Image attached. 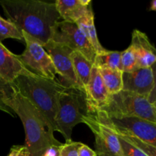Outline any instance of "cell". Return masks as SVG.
<instances>
[{
    "label": "cell",
    "instance_id": "6da1fadb",
    "mask_svg": "<svg viewBox=\"0 0 156 156\" xmlns=\"http://www.w3.org/2000/svg\"><path fill=\"white\" fill-rule=\"evenodd\" d=\"M5 104L21 119L25 131V145L31 156H57L62 143L37 108L18 91L15 85Z\"/></svg>",
    "mask_w": 156,
    "mask_h": 156
},
{
    "label": "cell",
    "instance_id": "7a4b0ae2",
    "mask_svg": "<svg viewBox=\"0 0 156 156\" xmlns=\"http://www.w3.org/2000/svg\"><path fill=\"white\" fill-rule=\"evenodd\" d=\"M0 6L7 20L43 45L51 39L53 27L60 19L54 2L40 0H0Z\"/></svg>",
    "mask_w": 156,
    "mask_h": 156
},
{
    "label": "cell",
    "instance_id": "3957f363",
    "mask_svg": "<svg viewBox=\"0 0 156 156\" xmlns=\"http://www.w3.org/2000/svg\"><path fill=\"white\" fill-rule=\"evenodd\" d=\"M14 85L41 113L53 132L56 131L55 118L58 94L66 86L56 80L45 79L34 73L19 76Z\"/></svg>",
    "mask_w": 156,
    "mask_h": 156
},
{
    "label": "cell",
    "instance_id": "277c9868",
    "mask_svg": "<svg viewBox=\"0 0 156 156\" xmlns=\"http://www.w3.org/2000/svg\"><path fill=\"white\" fill-rule=\"evenodd\" d=\"M88 114L85 91L74 87H65L58 94L55 118L56 131L63 136L66 142L72 141L73 128L82 123Z\"/></svg>",
    "mask_w": 156,
    "mask_h": 156
},
{
    "label": "cell",
    "instance_id": "5b68a950",
    "mask_svg": "<svg viewBox=\"0 0 156 156\" xmlns=\"http://www.w3.org/2000/svg\"><path fill=\"white\" fill-rule=\"evenodd\" d=\"M98 111L110 117H135L156 123L155 105L144 96L131 91L122 90L110 94L106 104Z\"/></svg>",
    "mask_w": 156,
    "mask_h": 156
},
{
    "label": "cell",
    "instance_id": "8992f818",
    "mask_svg": "<svg viewBox=\"0 0 156 156\" xmlns=\"http://www.w3.org/2000/svg\"><path fill=\"white\" fill-rule=\"evenodd\" d=\"M93 114L117 135L135 137L156 146V123L135 117H110L100 111Z\"/></svg>",
    "mask_w": 156,
    "mask_h": 156
},
{
    "label": "cell",
    "instance_id": "52a82bcc",
    "mask_svg": "<svg viewBox=\"0 0 156 156\" xmlns=\"http://www.w3.org/2000/svg\"><path fill=\"white\" fill-rule=\"evenodd\" d=\"M21 32L26 48L22 54L18 55V56L23 65L41 77L56 80L57 73L50 56L44 48V45L25 32Z\"/></svg>",
    "mask_w": 156,
    "mask_h": 156
},
{
    "label": "cell",
    "instance_id": "ba28073f",
    "mask_svg": "<svg viewBox=\"0 0 156 156\" xmlns=\"http://www.w3.org/2000/svg\"><path fill=\"white\" fill-rule=\"evenodd\" d=\"M51 41L78 51L94 63L96 53L89 41L76 23L59 21L53 29Z\"/></svg>",
    "mask_w": 156,
    "mask_h": 156
},
{
    "label": "cell",
    "instance_id": "9c48e42d",
    "mask_svg": "<svg viewBox=\"0 0 156 156\" xmlns=\"http://www.w3.org/2000/svg\"><path fill=\"white\" fill-rule=\"evenodd\" d=\"M82 123L90 128L95 137L98 156H124L117 133L93 113H88Z\"/></svg>",
    "mask_w": 156,
    "mask_h": 156
},
{
    "label": "cell",
    "instance_id": "30bf717a",
    "mask_svg": "<svg viewBox=\"0 0 156 156\" xmlns=\"http://www.w3.org/2000/svg\"><path fill=\"white\" fill-rule=\"evenodd\" d=\"M44 48L50 56L57 75H59L62 79L61 84L66 87H74L84 91L76 78L73 69L71 59V53L73 50L63 44L56 43L51 40L44 44Z\"/></svg>",
    "mask_w": 156,
    "mask_h": 156
},
{
    "label": "cell",
    "instance_id": "8fae6325",
    "mask_svg": "<svg viewBox=\"0 0 156 156\" xmlns=\"http://www.w3.org/2000/svg\"><path fill=\"white\" fill-rule=\"evenodd\" d=\"M155 64L149 68H138L130 73H123V90L147 98L155 85Z\"/></svg>",
    "mask_w": 156,
    "mask_h": 156
},
{
    "label": "cell",
    "instance_id": "7c38bea8",
    "mask_svg": "<svg viewBox=\"0 0 156 156\" xmlns=\"http://www.w3.org/2000/svg\"><path fill=\"white\" fill-rule=\"evenodd\" d=\"M88 113H94L106 104L109 93L104 84L98 67L93 65L89 82L85 89Z\"/></svg>",
    "mask_w": 156,
    "mask_h": 156
},
{
    "label": "cell",
    "instance_id": "4fadbf2b",
    "mask_svg": "<svg viewBox=\"0 0 156 156\" xmlns=\"http://www.w3.org/2000/svg\"><path fill=\"white\" fill-rule=\"evenodd\" d=\"M32 73L27 69L19 59L0 43V79L9 84H13L21 75Z\"/></svg>",
    "mask_w": 156,
    "mask_h": 156
},
{
    "label": "cell",
    "instance_id": "5bb4252c",
    "mask_svg": "<svg viewBox=\"0 0 156 156\" xmlns=\"http://www.w3.org/2000/svg\"><path fill=\"white\" fill-rule=\"evenodd\" d=\"M130 47L135 54L138 68H149L155 65V48L146 34L139 30H134Z\"/></svg>",
    "mask_w": 156,
    "mask_h": 156
},
{
    "label": "cell",
    "instance_id": "9a60e30c",
    "mask_svg": "<svg viewBox=\"0 0 156 156\" xmlns=\"http://www.w3.org/2000/svg\"><path fill=\"white\" fill-rule=\"evenodd\" d=\"M56 9L62 21L76 23L91 10V0H56Z\"/></svg>",
    "mask_w": 156,
    "mask_h": 156
},
{
    "label": "cell",
    "instance_id": "2e32d148",
    "mask_svg": "<svg viewBox=\"0 0 156 156\" xmlns=\"http://www.w3.org/2000/svg\"><path fill=\"white\" fill-rule=\"evenodd\" d=\"M117 136L124 156H156V146L135 137Z\"/></svg>",
    "mask_w": 156,
    "mask_h": 156
},
{
    "label": "cell",
    "instance_id": "e0dca14e",
    "mask_svg": "<svg viewBox=\"0 0 156 156\" xmlns=\"http://www.w3.org/2000/svg\"><path fill=\"white\" fill-rule=\"evenodd\" d=\"M76 24L86 37L87 40L89 41L91 45L94 48L96 54L106 50V49L102 47L99 42L95 25H94V15L92 9H91L86 15L80 18Z\"/></svg>",
    "mask_w": 156,
    "mask_h": 156
},
{
    "label": "cell",
    "instance_id": "ac0fdd59",
    "mask_svg": "<svg viewBox=\"0 0 156 156\" xmlns=\"http://www.w3.org/2000/svg\"><path fill=\"white\" fill-rule=\"evenodd\" d=\"M71 59L76 78L85 91L89 82L91 72L94 63L78 51H73Z\"/></svg>",
    "mask_w": 156,
    "mask_h": 156
},
{
    "label": "cell",
    "instance_id": "d6986e66",
    "mask_svg": "<svg viewBox=\"0 0 156 156\" xmlns=\"http://www.w3.org/2000/svg\"><path fill=\"white\" fill-rule=\"evenodd\" d=\"M109 94H114L123 90V72L120 70L98 68Z\"/></svg>",
    "mask_w": 156,
    "mask_h": 156
},
{
    "label": "cell",
    "instance_id": "ffe728a7",
    "mask_svg": "<svg viewBox=\"0 0 156 156\" xmlns=\"http://www.w3.org/2000/svg\"><path fill=\"white\" fill-rule=\"evenodd\" d=\"M120 55L121 52L106 50L105 52L96 54L94 65L99 69L106 68L122 71Z\"/></svg>",
    "mask_w": 156,
    "mask_h": 156
},
{
    "label": "cell",
    "instance_id": "44dd1931",
    "mask_svg": "<svg viewBox=\"0 0 156 156\" xmlns=\"http://www.w3.org/2000/svg\"><path fill=\"white\" fill-rule=\"evenodd\" d=\"M8 38L24 41L22 32L13 23L0 16V43Z\"/></svg>",
    "mask_w": 156,
    "mask_h": 156
},
{
    "label": "cell",
    "instance_id": "7402d4cb",
    "mask_svg": "<svg viewBox=\"0 0 156 156\" xmlns=\"http://www.w3.org/2000/svg\"><path fill=\"white\" fill-rule=\"evenodd\" d=\"M120 60L123 73H130L138 69L136 59L130 46L121 52Z\"/></svg>",
    "mask_w": 156,
    "mask_h": 156
},
{
    "label": "cell",
    "instance_id": "603a6c76",
    "mask_svg": "<svg viewBox=\"0 0 156 156\" xmlns=\"http://www.w3.org/2000/svg\"><path fill=\"white\" fill-rule=\"evenodd\" d=\"M12 85L13 84L7 83L0 79V111H4L14 117L13 111L10 108H8L5 104V100L7 98L12 91Z\"/></svg>",
    "mask_w": 156,
    "mask_h": 156
},
{
    "label": "cell",
    "instance_id": "cb8c5ba5",
    "mask_svg": "<svg viewBox=\"0 0 156 156\" xmlns=\"http://www.w3.org/2000/svg\"><path fill=\"white\" fill-rule=\"evenodd\" d=\"M82 143L72 141L66 142L59 148L57 156H79V149Z\"/></svg>",
    "mask_w": 156,
    "mask_h": 156
},
{
    "label": "cell",
    "instance_id": "d4e9b609",
    "mask_svg": "<svg viewBox=\"0 0 156 156\" xmlns=\"http://www.w3.org/2000/svg\"><path fill=\"white\" fill-rule=\"evenodd\" d=\"M8 156H31L25 146H13Z\"/></svg>",
    "mask_w": 156,
    "mask_h": 156
},
{
    "label": "cell",
    "instance_id": "484cf974",
    "mask_svg": "<svg viewBox=\"0 0 156 156\" xmlns=\"http://www.w3.org/2000/svg\"><path fill=\"white\" fill-rule=\"evenodd\" d=\"M79 156H97V154L88 146L82 143L79 149Z\"/></svg>",
    "mask_w": 156,
    "mask_h": 156
},
{
    "label": "cell",
    "instance_id": "4316f807",
    "mask_svg": "<svg viewBox=\"0 0 156 156\" xmlns=\"http://www.w3.org/2000/svg\"><path fill=\"white\" fill-rule=\"evenodd\" d=\"M150 10H152V11L156 10V2L155 0H153V1L152 2V4H151L150 5Z\"/></svg>",
    "mask_w": 156,
    "mask_h": 156
}]
</instances>
